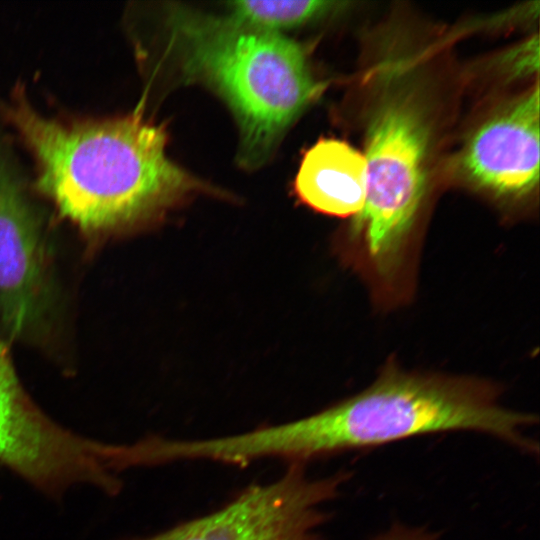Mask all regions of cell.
<instances>
[{"label":"cell","mask_w":540,"mask_h":540,"mask_svg":"<svg viewBox=\"0 0 540 540\" xmlns=\"http://www.w3.org/2000/svg\"><path fill=\"white\" fill-rule=\"evenodd\" d=\"M0 115L33 157L36 190L86 233L140 227L204 189L167 156L165 128L139 113L49 116L18 85L0 99Z\"/></svg>","instance_id":"1"},{"label":"cell","mask_w":540,"mask_h":540,"mask_svg":"<svg viewBox=\"0 0 540 540\" xmlns=\"http://www.w3.org/2000/svg\"><path fill=\"white\" fill-rule=\"evenodd\" d=\"M535 423V416L502 405L489 384L389 368L363 391L330 407L255 429L251 443L261 460L307 465L418 436L474 432L533 456L538 444L527 432Z\"/></svg>","instance_id":"2"},{"label":"cell","mask_w":540,"mask_h":540,"mask_svg":"<svg viewBox=\"0 0 540 540\" xmlns=\"http://www.w3.org/2000/svg\"><path fill=\"white\" fill-rule=\"evenodd\" d=\"M166 27L180 80L227 104L239 128V162L261 166L320 90L304 50L280 33L183 7L168 9Z\"/></svg>","instance_id":"3"},{"label":"cell","mask_w":540,"mask_h":540,"mask_svg":"<svg viewBox=\"0 0 540 540\" xmlns=\"http://www.w3.org/2000/svg\"><path fill=\"white\" fill-rule=\"evenodd\" d=\"M428 132L419 110L404 97L388 99L366 137L367 193L353 231L361 237L375 277H399L425 190Z\"/></svg>","instance_id":"4"},{"label":"cell","mask_w":540,"mask_h":540,"mask_svg":"<svg viewBox=\"0 0 540 540\" xmlns=\"http://www.w3.org/2000/svg\"><path fill=\"white\" fill-rule=\"evenodd\" d=\"M0 463L51 495L76 484L108 494L120 486L117 444L78 435L45 415L22 388L1 341Z\"/></svg>","instance_id":"5"},{"label":"cell","mask_w":540,"mask_h":540,"mask_svg":"<svg viewBox=\"0 0 540 540\" xmlns=\"http://www.w3.org/2000/svg\"><path fill=\"white\" fill-rule=\"evenodd\" d=\"M349 476L315 477L305 464H288L275 480L250 484L211 512L133 540H324V507Z\"/></svg>","instance_id":"6"},{"label":"cell","mask_w":540,"mask_h":540,"mask_svg":"<svg viewBox=\"0 0 540 540\" xmlns=\"http://www.w3.org/2000/svg\"><path fill=\"white\" fill-rule=\"evenodd\" d=\"M43 217L0 126V328L11 339H36L56 305Z\"/></svg>","instance_id":"7"},{"label":"cell","mask_w":540,"mask_h":540,"mask_svg":"<svg viewBox=\"0 0 540 540\" xmlns=\"http://www.w3.org/2000/svg\"><path fill=\"white\" fill-rule=\"evenodd\" d=\"M539 86L483 123L469 139L461 166L476 185L521 198L539 181Z\"/></svg>","instance_id":"8"},{"label":"cell","mask_w":540,"mask_h":540,"mask_svg":"<svg viewBox=\"0 0 540 540\" xmlns=\"http://www.w3.org/2000/svg\"><path fill=\"white\" fill-rule=\"evenodd\" d=\"M294 190L316 211L338 217L356 216L367 193L365 156L342 140L320 139L305 152Z\"/></svg>","instance_id":"9"},{"label":"cell","mask_w":540,"mask_h":540,"mask_svg":"<svg viewBox=\"0 0 540 540\" xmlns=\"http://www.w3.org/2000/svg\"><path fill=\"white\" fill-rule=\"evenodd\" d=\"M332 1H233L230 17L248 26L279 33L321 18L335 9Z\"/></svg>","instance_id":"10"},{"label":"cell","mask_w":540,"mask_h":540,"mask_svg":"<svg viewBox=\"0 0 540 540\" xmlns=\"http://www.w3.org/2000/svg\"><path fill=\"white\" fill-rule=\"evenodd\" d=\"M366 540H440V536L426 527L394 522Z\"/></svg>","instance_id":"11"}]
</instances>
